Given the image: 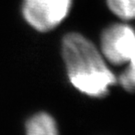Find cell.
Listing matches in <instances>:
<instances>
[{
	"instance_id": "1",
	"label": "cell",
	"mask_w": 135,
	"mask_h": 135,
	"mask_svg": "<svg viewBox=\"0 0 135 135\" xmlns=\"http://www.w3.org/2000/svg\"><path fill=\"white\" fill-rule=\"evenodd\" d=\"M61 52L70 83L87 96L104 97L117 82L102 53L86 36L77 32L66 34Z\"/></svg>"
},
{
	"instance_id": "2",
	"label": "cell",
	"mask_w": 135,
	"mask_h": 135,
	"mask_svg": "<svg viewBox=\"0 0 135 135\" xmlns=\"http://www.w3.org/2000/svg\"><path fill=\"white\" fill-rule=\"evenodd\" d=\"M72 0H23L22 15L27 24L39 32H48L68 16Z\"/></svg>"
},
{
	"instance_id": "3",
	"label": "cell",
	"mask_w": 135,
	"mask_h": 135,
	"mask_svg": "<svg viewBox=\"0 0 135 135\" xmlns=\"http://www.w3.org/2000/svg\"><path fill=\"white\" fill-rule=\"evenodd\" d=\"M135 46V30L125 23H115L103 30L100 52L104 59L114 65L128 62Z\"/></svg>"
},
{
	"instance_id": "4",
	"label": "cell",
	"mask_w": 135,
	"mask_h": 135,
	"mask_svg": "<svg viewBox=\"0 0 135 135\" xmlns=\"http://www.w3.org/2000/svg\"><path fill=\"white\" fill-rule=\"evenodd\" d=\"M25 135H59V130L52 116L46 112H39L27 120Z\"/></svg>"
},
{
	"instance_id": "5",
	"label": "cell",
	"mask_w": 135,
	"mask_h": 135,
	"mask_svg": "<svg viewBox=\"0 0 135 135\" xmlns=\"http://www.w3.org/2000/svg\"><path fill=\"white\" fill-rule=\"evenodd\" d=\"M108 8L123 21L135 19V0H106Z\"/></svg>"
},
{
	"instance_id": "6",
	"label": "cell",
	"mask_w": 135,
	"mask_h": 135,
	"mask_svg": "<svg viewBox=\"0 0 135 135\" xmlns=\"http://www.w3.org/2000/svg\"><path fill=\"white\" fill-rule=\"evenodd\" d=\"M117 81L127 91H135V46L127 62V68L121 73Z\"/></svg>"
}]
</instances>
